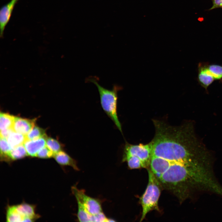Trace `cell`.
Masks as SVG:
<instances>
[{"label":"cell","instance_id":"1","mask_svg":"<svg viewBox=\"0 0 222 222\" xmlns=\"http://www.w3.org/2000/svg\"><path fill=\"white\" fill-rule=\"evenodd\" d=\"M153 123L155 133L151 142L152 155L173 162L190 158L198 140L192 123L174 126L158 120H155Z\"/></svg>","mask_w":222,"mask_h":222},{"label":"cell","instance_id":"2","mask_svg":"<svg viewBox=\"0 0 222 222\" xmlns=\"http://www.w3.org/2000/svg\"><path fill=\"white\" fill-rule=\"evenodd\" d=\"M87 80V81L94 83L97 86L102 109L117 128L122 133L121 125L118 117L117 110V93L122 89V87L115 84L111 90H109L100 85L96 79L94 77H89Z\"/></svg>","mask_w":222,"mask_h":222},{"label":"cell","instance_id":"3","mask_svg":"<svg viewBox=\"0 0 222 222\" xmlns=\"http://www.w3.org/2000/svg\"><path fill=\"white\" fill-rule=\"evenodd\" d=\"M148 182L146 189L140 198L142 208L140 221L143 220L150 212L155 210L159 211L158 201L160 195L161 184L154 174L150 168H147Z\"/></svg>","mask_w":222,"mask_h":222},{"label":"cell","instance_id":"4","mask_svg":"<svg viewBox=\"0 0 222 222\" xmlns=\"http://www.w3.org/2000/svg\"><path fill=\"white\" fill-rule=\"evenodd\" d=\"M152 146L151 142L144 144L132 145L126 143L125 146L122 158L134 156L139 158L144 163L146 168L149 167L152 156Z\"/></svg>","mask_w":222,"mask_h":222},{"label":"cell","instance_id":"5","mask_svg":"<svg viewBox=\"0 0 222 222\" xmlns=\"http://www.w3.org/2000/svg\"><path fill=\"white\" fill-rule=\"evenodd\" d=\"M72 191L76 200L81 203L90 215L95 216L103 212L101 203L98 199L88 195L84 190L79 189L75 186L72 187Z\"/></svg>","mask_w":222,"mask_h":222},{"label":"cell","instance_id":"6","mask_svg":"<svg viewBox=\"0 0 222 222\" xmlns=\"http://www.w3.org/2000/svg\"><path fill=\"white\" fill-rule=\"evenodd\" d=\"M19 0H11L1 7L0 10V37H3L5 27L9 22L13 10Z\"/></svg>","mask_w":222,"mask_h":222},{"label":"cell","instance_id":"7","mask_svg":"<svg viewBox=\"0 0 222 222\" xmlns=\"http://www.w3.org/2000/svg\"><path fill=\"white\" fill-rule=\"evenodd\" d=\"M35 119H29L14 117L12 128L14 131L27 135L35 126Z\"/></svg>","mask_w":222,"mask_h":222},{"label":"cell","instance_id":"8","mask_svg":"<svg viewBox=\"0 0 222 222\" xmlns=\"http://www.w3.org/2000/svg\"><path fill=\"white\" fill-rule=\"evenodd\" d=\"M47 136L33 140L27 139L23 145L28 155L32 157L36 156L38 152L46 145Z\"/></svg>","mask_w":222,"mask_h":222},{"label":"cell","instance_id":"9","mask_svg":"<svg viewBox=\"0 0 222 222\" xmlns=\"http://www.w3.org/2000/svg\"><path fill=\"white\" fill-rule=\"evenodd\" d=\"M198 79L200 84L206 89L214 81V77L208 69L207 65L199 64Z\"/></svg>","mask_w":222,"mask_h":222},{"label":"cell","instance_id":"10","mask_svg":"<svg viewBox=\"0 0 222 222\" xmlns=\"http://www.w3.org/2000/svg\"><path fill=\"white\" fill-rule=\"evenodd\" d=\"M56 162L60 164L63 166H68L72 167L76 171L79 169L77 166L76 160L72 158L64 151L61 150L55 154L54 157Z\"/></svg>","mask_w":222,"mask_h":222},{"label":"cell","instance_id":"11","mask_svg":"<svg viewBox=\"0 0 222 222\" xmlns=\"http://www.w3.org/2000/svg\"><path fill=\"white\" fill-rule=\"evenodd\" d=\"M16 207L17 211L24 219L29 218L33 221L38 217L35 213L34 206L32 205L24 203L16 205Z\"/></svg>","mask_w":222,"mask_h":222},{"label":"cell","instance_id":"12","mask_svg":"<svg viewBox=\"0 0 222 222\" xmlns=\"http://www.w3.org/2000/svg\"><path fill=\"white\" fill-rule=\"evenodd\" d=\"M7 142L12 149L24 144L27 140L26 135L16 132H12L7 138Z\"/></svg>","mask_w":222,"mask_h":222},{"label":"cell","instance_id":"13","mask_svg":"<svg viewBox=\"0 0 222 222\" xmlns=\"http://www.w3.org/2000/svg\"><path fill=\"white\" fill-rule=\"evenodd\" d=\"M0 147L1 160L7 161L11 160L10 154L12 148L6 138L0 137Z\"/></svg>","mask_w":222,"mask_h":222},{"label":"cell","instance_id":"14","mask_svg":"<svg viewBox=\"0 0 222 222\" xmlns=\"http://www.w3.org/2000/svg\"><path fill=\"white\" fill-rule=\"evenodd\" d=\"M76 201L78 206L77 216L79 221L80 222H95V216L89 214L81 203L78 200Z\"/></svg>","mask_w":222,"mask_h":222},{"label":"cell","instance_id":"15","mask_svg":"<svg viewBox=\"0 0 222 222\" xmlns=\"http://www.w3.org/2000/svg\"><path fill=\"white\" fill-rule=\"evenodd\" d=\"M122 161L127 162L129 168L131 169L146 168L143 162L135 156H130L122 158Z\"/></svg>","mask_w":222,"mask_h":222},{"label":"cell","instance_id":"16","mask_svg":"<svg viewBox=\"0 0 222 222\" xmlns=\"http://www.w3.org/2000/svg\"><path fill=\"white\" fill-rule=\"evenodd\" d=\"M24 217L17 211L16 206L8 207L6 212V220L8 222H23Z\"/></svg>","mask_w":222,"mask_h":222},{"label":"cell","instance_id":"17","mask_svg":"<svg viewBox=\"0 0 222 222\" xmlns=\"http://www.w3.org/2000/svg\"><path fill=\"white\" fill-rule=\"evenodd\" d=\"M14 116L9 114L1 113L0 115V130L12 128Z\"/></svg>","mask_w":222,"mask_h":222},{"label":"cell","instance_id":"18","mask_svg":"<svg viewBox=\"0 0 222 222\" xmlns=\"http://www.w3.org/2000/svg\"><path fill=\"white\" fill-rule=\"evenodd\" d=\"M27 154L23 144L18 146L12 149L10 154L11 160H14L24 158Z\"/></svg>","mask_w":222,"mask_h":222},{"label":"cell","instance_id":"19","mask_svg":"<svg viewBox=\"0 0 222 222\" xmlns=\"http://www.w3.org/2000/svg\"><path fill=\"white\" fill-rule=\"evenodd\" d=\"M46 136L44 130L36 126L26 135L27 139L30 140H35Z\"/></svg>","mask_w":222,"mask_h":222},{"label":"cell","instance_id":"20","mask_svg":"<svg viewBox=\"0 0 222 222\" xmlns=\"http://www.w3.org/2000/svg\"><path fill=\"white\" fill-rule=\"evenodd\" d=\"M46 145L55 154L62 150L63 146L58 141L50 138H47Z\"/></svg>","mask_w":222,"mask_h":222},{"label":"cell","instance_id":"21","mask_svg":"<svg viewBox=\"0 0 222 222\" xmlns=\"http://www.w3.org/2000/svg\"><path fill=\"white\" fill-rule=\"evenodd\" d=\"M207 67L215 79L220 80L222 78V65L211 64L208 65Z\"/></svg>","mask_w":222,"mask_h":222},{"label":"cell","instance_id":"22","mask_svg":"<svg viewBox=\"0 0 222 222\" xmlns=\"http://www.w3.org/2000/svg\"><path fill=\"white\" fill-rule=\"evenodd\" d=\"M55 154L47 146H45L37 153L36 157L41 158H48L54 157Z\"/></svg>","mask_w":222,"mask_h":222},{"label":"cell","instance_id":"23","mask_svg":"<svg viewBox=\"0 0 222 222\" xmlns=\"http://www.w3.org/2000/svg\"><path fill=\"white\" fill-rule=\"evenodd\" d=\"M212 2V6L209 9V10H212L214 9L222 8V0H211Z\"/></svg>","mask_w":222,"mask_h":222},{"label":"cell","instance_id":"24","mask_svg":"<svg viewBox=\"0 0 222 222\" xmlns=\"http://www.w3.org/2000/svg\"><path fill=\"white\" fill-rule=\"evenodd\" d=\"M13 131L12 128L0 130V137L7 139L10 133Z\"/></svg>","mask_w":222,"mask_h":222}]
</instances>
